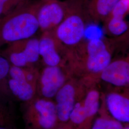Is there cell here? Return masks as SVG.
Returning a JSON list of instances; mask_svg holds the SVG:
<instances>
[{"label":"cell","instance_id":"obj_20","mask_svg":"<svg viewBox=\"0 0 129 129\" xmlns=\"http://www.w3.org/2000/svg\"><path fill=\"white\" fill-rule=\"evenodd\" d=\"M54 129H75L71 124H67L66 123H61V125L58 123Z\"/></svg>","mask_w":129,"mask_h":129},{"label":"cell","instance_id":"obj_21","mask_svg":"<svg viewBox=\"0 0 129 129\" xmlns=\"http://www.w3.org/2000/svg\"><path fill=\"white\" fill-rule=\"evenodd\" d=\"M0 129H18L16 128L14 126L13 127H0Z\"/></svg>","mask_w":129,"mask_h":129},{"label":"cell","instance_id":"obj_11","mask_svg":"<svg viewBox=\"0 0 129 129\" xmlns=\"http://www.w3.org/2000/svg\"><path fill=\"white\" fill-rule=\"evenodd\" d=\"M24 41L23 49L12 53L10 56L13 66L22 68L37 62L40 57L38 39L30 38Z\"/></svg>","mask_w":129,"mask_h":129},{"label":"cell","instance_id":"obj_13","mask_svg":"<svg viewBox=\"0 0 129 129\" xmlns=\"http://www.w3.org/2000/svg\"><path fill=\"white\" fill-rule=\"evenodd\" d=\"M120 0H86L88 18L96 23L105 21Z\"/></svg>","mask_w":129,"mask_h":129},{"label":"cell","instance_id":"obj_8","mask_svg":"<svg viewBox=\"0 0 129 129\" xmlns=\"http://www.w3.org/2000/svg\"><path fill=\"white\" fill-rule=\"evenodd\" d=\"M8 75L10 90L16 99L24 103L36 97L37 87L28 81L23 68L10 67Z\"/></svg>","mask_w":129,"mask_h":129},{"label":"cell","instance_id":"obj_23","mask_svg":"<svg viewBox=\"0 0 129 129\" xmlns=\"http://www.w3.org/2000/svg\"><path fill=\"white\" fill-rule=\"evenodd\" d=\"M42 1H51V0H42Z\"/></svg>","mask_w":129,"mask_h":129},{"label":"cell","instance_id":"obj_1","mask_svg":"<svg viewBox=\"0 0 129 129\" xmlns=\"http://www.w3.org/2000/svg\"><path fill=\"white\" fill-rule=\"evenodd\" d=\"M68 10L62 22L53 31L62 47L70 52L84 39L86 30V0H68Z\"/></svg>","mask_w":129,"mask_h":129},{"label":"cell","instance_id":"obj_18","mask_svg":"<svg viewBox=\"0 0 129 129\" xmlns=\"http://www.w3.org/2000/svg\"><path fill=\"white\" fill-rule=\"evenodd\" d=\"M10 68L8 61L4 57H0V82L8 75Z\"/></svg>","mask_w":129,"mask_h":129},{"label":"cell","instance_id":"obj_17","mask_svg":"<svg viewBox=\"0 0 129 129\" xmlns=\"http://www.w3.org/2000/svg\"><path fill=\"white\" fill-rule=\"evenodd\" d=\"M121 122L105 115L97 118L93 123L91 129H122Z\"/></svg>","mask_w":129,"mask_h":129},{"label":"cell","instance_id":"obj_3","mask_svg":"<svg viewBox=\"0 0 129 129\" xmlns=\"http://www.w3.org/2000/svg\"><path fill=\"white\" fill-rule=\"evenodd\" d=\"M112 57L107 42L102 38H94L82 46L81 59H77L79 60V63L72 66L71 68L74 71L81 70L89 79L90 76L91 78L100 76L111 63Z\"/></svg>","mask_w":129,"mask_h":129},{"label":"cell","instance_id":"obj_15","mask_svg":"<svg viewBox=\"0 0 129 129\" xmlns=\"http://www.w3.org/2000/svg\"><path fill=\"white\" fill-rule=\"evenodd\" d=\"M104 22L107 31L113 36L120 37L128 31V24L123 17L109 15Z\"/></svg>","mask_w":129,"mask_h":129},{"label":"cell","instance_id":"obj_19","mask_svg":"<svg viewBox=\"0 0 129 129\" xmlns=\"http://www.w3.org/2000/svg\"><path fill=\"white\" fill-rule=\"evenodd\" d=\"M14 12V11L12 10L9 7L0 4V16L4 15H8Z\"/></svg>","mask_w":129,"mask_h":129},{"label":"cell","instance_id":"obj_2","mask_svg":"<svg viewBox=\"0 0 129 129\" xmlns=\"http://www.w3.org/2000/svg\"><path fill=\"white\" fill-rule=\"evenodd\" d=\"M41 1L30 2L10 14L1 30L3 39L7 42L23 41L30 38L39 29L37 18L38 9Z\"/></svg>","mask_w":129,"mask_h":129},{"label":"cell","instance_id":"obj_10","mask_svg":"<svg viewBox=\"0 0 129 129\" xmlns=\"http://www.w3.org/2000/svg\"><path fill=\"white\" fill-rule=\"evenodd\" d=\"M104 82L117 87L129 86V58L112 60L99 76Z\"/></svg>","mask_w":129,"mask_h":129},{"label":"cell","instance_id":"obj_6","mask_svg":"<svg viewBox=\"0 0 129 129\" xmlns=\"http://www.w3.org/2000/svg\"><path fill=\"white\" fill-rule=\"evenodd\" d=\"M68 79L64 66H46L39 75L37 91L39 97L51 99Z\"/></svg>","mask_w":129,"mask_h":129},{"label":"cell","instance_id":"obj_9","mask_svg":"<svg viewBox=\"0 0 129 129\" xmlns=\"http://www.w3.org/2000/svg\"><path fill=\"white\" fill-rule=\"evenodd\" d=\"M44 33L39 40V55L46 66H64V60L61 54L63 47L56 39L53 31Z\"/></svg>","mask_w":129,"mask_h":129},{"label":"cell","instance_id":"obj_14","mask_svg":"<svg viewBox=\"0 0 129 129\" xmlns=\"http://www.w3.org/2000/svg\"><path fill=\"white\" fill-rule=\"evenodd\" d=\"M81 101L86 112L88 120L89 122L96 116L100 110L101 102V94L95 88H91L85 95Z\"/></svg>","mask_w":129,"mask_h":129},{"label":"cell","instance_id":"obj_22","mask_svg":"<svg viewBox=\"0 0 129 129\" xmlns=\"http://www.w3.org/2000/svg\"><path fill=\"white\" fill-rule=\"evenodd\" d=\"M122 129H129V126H127L126 127H123V128Z\"/></svg>","mask_w":129,"mask_h":129},{"label":"cell","instance_id":"obj_5","mask_svg":"<svg viewBox=\"0 0 129 129\" xmlns=\"http://www.w3.org/2000/svg\"><path fill=\"white\" fill-rule=\"evenodd\" d=\"M67 10V1H42L37 12L39 28L44 32L54 31L64 20Z\"/></svg>","mask_w":129,"mask_h":129},{"label":"cell","instance_id":"obj_4","mask_svg":"<svg viewBox=\"0 0 129 129\" xmlns=\"http://www.w3.org/2000/svg\"><path fill=\"white\" fill-rule=\"evenodd\" d=\"M23 118L26 129H54L58 121L55 102L36 96L24 102Z\"/></svg>","mask_w":129,"mask_h":129},{"label":"cell","instance_id":"obj_12","mask_svg":"<svg viewBox=\"0 0 129 129\" xmlns=\"http://www.w3.org/2000/svg\"><path fill=\"white\" fill-rule=\"evenodd\" d=\"M106 106L112 118L120 122L129 121V99L127 95L117 92L108 93L106 97Z\"/></svg>","mask_w":129,"mask_h":129},{"label":"cell","instance_id":"obj_16","mask_svg":"<svg viewBox=\"0 0 129 129\" xmlns=\"http://www.w3.org/2000/svg\"><path fill=\"white\" fill-rule=\"evenodd\" d=\"M15 120V114L12 105L0 102V127H13Z\"/></svg>","mask_w":129,"mask_h":129},{"label":"cell","instance_id":"obj_7","mask_svg":"<svg viewBox=\"0 0 129 129\" xmlns=\"http://www.w3.org/2000/svg\"><path fill=\"white\" fill-rule=\"evenodd\" d=\"M80 87L74 80L68 79L55 95V108L58 121L67 123L77 101L78 93Z\"/></svg>","mask_w":129,"mask_h":129}]
</instances>
